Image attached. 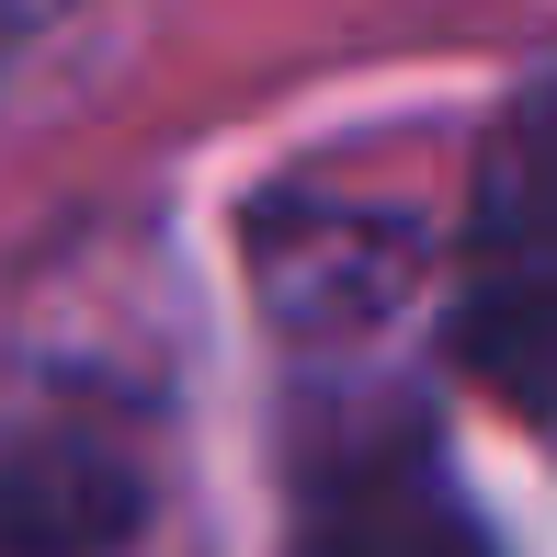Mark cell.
<instances>
[{"mask_svg": "<svg viewBox=\"0 0 557 557\" xmlns=\"http://www.w3.org/2000/svg\"><path fill=\"white\" fill-rule=\"evenodd\" d=\"M285 557H500L410 387L319 375L285 444Z\"/></svg>", "mask_w": 557, "mask_h": 557, "instance_id": "cell-1", "label": "cell"}, {"mask_svg": "<svg viewBox=\"0 0 557 557\" xmlns=\"http://www.w3.org/2000/svg\"><path fill=\"white\" fill-rule=\"evenodd\" d=\"M455 364L512 421L557 433V81L490 125L455 227Z\"/></svg>", "mask_w": 557, "mask_h": 557, "instance_id": "cell-2", "label": "cell"}, {"mask_svg": "<svg viewBox=\"0 0 557 557\" xmlns=\"http://www.w3.org/2000/svg\"><path fill=\"white\" fill-rule=\"evenodd\" d=\"M250 296L319 364L375 352L387 319L421 296V227L375 206H331V194H273V206H250Z\"/></svg>", "mask_w": 557, "mask_h": 557, "instance_id": "cell-3", "label": "cell"}, {"mask_svg": "<svg viewBox=\"0 0 557 557\" xmlns=\"http://www.w3.org/2000/svg\"><path fill=\"white\" fill-rule=\"evenodd\" d=\"M148 523V478L103 421L23 410L0 421V557H114Z\"/></svg>", "mask_w": 557, "mask_h": 557, "instance_id": "cell-4", "label": "cell"}, {"mask_svg": "<svg viewBox=\"0 0 557 557\" xmlns=\"http://www.w3.org/2000/svg\"><path fill=\"white\" fill-rule=\"evenodd\" d=\"M46 23H58V0H0V69H12V46L46 35Z\"/></svg>", "mask_w": 557, "mask_h": 557, "instance_id": "cell-5", "label": "cell"}]
</instances>
